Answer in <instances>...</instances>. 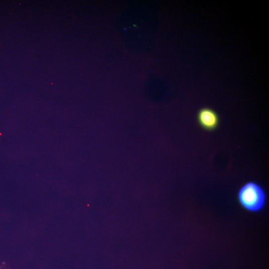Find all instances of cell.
Wrapping results in <instances>:
<instances>
[{
    "label": "cell",
    "mask_w": 269,
    "mask_h": 269,
    "mask_svg": "<svg viewBox=\"0 0 269 269\" xmlns=\"http://www.w3.org/2000/svg\"><path fill=\"white\" fill-rule=\"evenodd\" d=\"M238 199L240 205L245 210L256 213L262 211L265 208L267 196L264 189L259 184L250 182L240 189Z\"/></svg>",
    "instance_id": "cell-1"
},
{
    "label": "cell",
    "mask_w": 269,
    "mask_h": 269,
    "mask_svg": "<svg viewBox=\"0 0 269 269\" xmlns=\"http://www.w3.org/2000/svg\"><path fill=\"white\" fill-rule=\"evenodd\" d=\"M198 120L200 126L205 130L213 131L218 127L219 118L218 114L213 109L204 108L199 111Z\"/></svg>",
    "instance_id": "cell-2"
}]
</instances>
